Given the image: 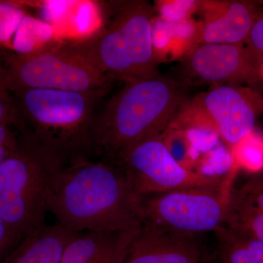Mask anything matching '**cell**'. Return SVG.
<instances>
[{
    "mask_svg": "<svg viewBox=\"0 0 263 263\" xmlns=\"http://www.w3.org/2000/svg\"><path fill=\"white\" fill-rule=\"evenodd\" d=\"M48 212L72 233H129L143 224L140 197L122 170L101 160H84L51 178Z\"/></svg>",
    "mask_w": 263,
    "mask_h": 263,
    "instance_id": "cell-2",
    "label": "cell"
},
{
    "mask_svg": "<svg viewBox=\"0 0 263 263\" xmlns=\"http://www.w3.org/2000/svg\"><path fill=\"white\" fill-rule=\"evenodd\" d=\"M64 42L32 55L0 49L2 87L11 94L28 89L87 91L110 87L113 79L71 51Z\"/></svg>",
    "mask_w": 263,
    "mask_h": 263,
    "instance_id": "cell-5",
    "label": "cell"
},
{
    "mask_svg": "<svg viewBox=\"0 0 263 263\" xmlns=\"http://www.w3.org/2000/svg\"><path fill=\"white\" fill-rule=\"evenodd\" d=\"M51 176L44 161L21 143L0 163V216L13 242L45 224Z\"/></svg>",
    "mask_w": 263,
    "mask_h": 263,
    "instance_id": "cell-6",
    "label": "cell"
},
{
    "mask_svg": "<svg viewBox=\"0 0 263 263\" xmlns=\"http://www.w3.org/2000/svg\"><path fill=\"white\" fill-rule=\"evenodd\" d=\"M183 79L190 85L221 84L258 79L259 70L243 44H197L183 57Z\"/></svg>",
    "mask_w": 263,
    "mask_h": 263,
    "instance_id": "cell-10",
    "label": "cell"
},
{
    "mask_svg": "<svg viewBox=\"0 0 263 263\" xmlns=\"http://www.w3.org/2000/svg\"><path fill=\"white\" fill-rule=\"evenodd\" d=\"M195 103L206 119L204 129L212 131L230 147L238 146L251 136L263 111L262 96L232 85L214 86Z\"/></svg>",
    "mask_w": 263,
    "mask_h": 263,
    "instance_id": "cell-9",
    "label": "cell"
},
{
    "mask_svg": "<svg viewBox=\"0 0 263 263\" xmlns=\"http://www.w3.org/2000/svg\"><path fill=\"white\" fill-rule=\"evenodd\" d=\"M191 85L161 75L124 82L95 117V157L115 165L128 148L162 134L188 103Z\"/></svg>",
    "mask_w": 263,
    "mask_h": 263,
    "instance_id": "cell-3",
    "label": "cell"
},
{
    "mask_svg": "<svg viewBox=\"0 0 263 263\" xmlns=\"http://www.w3.org/2000/svg\"><path fill=\"white\" fill-rule=\"evenodd\" d=\"M13 241L10 236L8 228L5 221L0 216V254L3 253L7 247H9Z\"/></svg>",
    "mask_w": 263,
    "mask_h": 263,
    "instance_id": "cell-21",
    "label": "cell"
},
{
    "mask_svg": "<svg viewBox=\"0 0 263 263\" xmlns=\"http://www.w3.org/2000/svg\"><path fill=\"white\" fill-rule=\"evenodd\" d=\"M0 124L9 126L20 124V114L14 97L0 85Z\"/></svg>",
    "mask_w": 263,
    "mask_h": 263,
    "instance_id": "cell-20",
    "label": "cell"
},
{
    "mask_svg": "<svg viewBox=\"0 0 263 263\" xmlns=\"http://www.w3.org/2000/svg\"><path fill=\"white\" fill-rule=\"evenodd\" d=\"M26 15L15 1H0V49L13 51V37Z\"/></svg>",
    "mask_w": 263,
    "mask_h": 263,
    "instance_id": "cell-18",
    "label": "cell"
},
{
    "mask_svg": "<svg viewBox=\"0 0 263 263\" xmlns=\"http://www.w3.org/2000/svg\"><path fill=\"white\" fill-rule=\"evenodd\" d=\"M248 51L252 61L257 68L263 63V9L257 15L247 41Z\"/></svg>",
    "mask_w": 263,
    "mask_h": 263,
    "instance_id": "cell-19",
    "label": "cell"
},
{
    "mask_svg": "<svg viewBox=\"0 0 263 263\" xmlns=\"http://www.w3.org/2000/svg\"><path fill=\"white\" fill-rule=\"evenodd\" d=\"M219 5L216 13L206 15L195 44H243L262 9L260 3L232 0Z\"/></svg>",
    "mask_w": 263,
    "mask_h": 263,
    "instance_id": "cell-12",
    "label": "cell"
},
{
    "mask_svg": "<svg viewBox=\"0 0 263 263\" xmlns=\"http://www.w3.org/2000/svg\"><path fill=\"white\" fill-rule=\"evenodd\" d=\"M200 236L143 223L132 233L116 263H200Z\"/></svg>",
    "mask_w": 263,
    "mask_h": 263,
    "instance_id": "cell-11",
    "label": "cell"
},
{
    "mask_svg": "<svg viewBox=\"0 0 263 263\" xmlns=\"http://www.w3.org/2000/svg\"><path fill=\"white\" fill-rule=\"evenodd\" d=\"M222 226L263 242V169L239 186L231 184Z\"/></svg>",
    "mask_w": 263,
    "mask_h": 263,
    "instance_id": "cell-13",
    "label": "cell"
},
{
    "mask_svg": "<svg viewBox=\"0 0 263 263\" xmlns=\"http://www.w3.org/2000/svg\"><path fill=\"white\" fill-rule=\"evenodd\" d=\"M106 5L108 18L101 27L88 37L65 41V46L113 80L125 82L160 75L152 4L125 0Z\"/></svg>",
    "mask_w": 263,
    "mask_h": 263,
    "instance_id": "cell-4",
    "label": "cell"
},
{
    "mask_svg": "<svg viewBox=\"0 0 263 263\" xmlns=\"http://www.w3.org/2000/svg\"><path fill=\"white\" fill-rule=\"evenodd\" d=\"M230 182L219 187L183 189L140 197L143 223L182 234L201 235L222 226Z\"/></svg>",
    "mask_w": 263,
    "mask_h": 263,
    "instance_id": "cell-7",
    "label": "cell"
},
{
    "mask_svg": "<svg viewBox=\"0 0 263 263\" xmlns=\"http://www.w3.org/2000/svg\"><path fill=\"white\" fill-rule=\"evenodd\" d=\"M133 233L85 231L77 233L66 246L60 263H116Z\"/></svg>",
    "mask_w": 263,
    "mask_h": 263,
    "instance_id": "cell-15",
    "label": "cell"
},
{
    "mask_svg": "<svg viewBox=\"0 0 263 263\" xmlns=\"http://www.w3.org/2000/svg\"><path fill=\"white\" fill-rule=\"evenodd\" d=\"M77 233L60 224H43L22 240L0 263H60L66 246Z\"/></svg>",
    "mask_w": 263,
    "mask_h": 263,
    "instance_id": "cell-14",
    "label": "cell"
},
{
    "mask_svg": "<svg viewBox=\"0 0 263 263\" xmlns=\"http://www.w3.org/2000/svg\"><path fill=\"white\" fill-rule=\"evenodd\" d=\"M166 148L176 162L183 167L194 171L195 162L193 141L188 131L171 124L161 134Z\"/></svg>",
    "mask_w": 263,
    "mask_h": 263,
    "instance_id": "cell-17",
    "label": "cell"
},
{
    "mask_svg": "<svg viewBox=\"0 0 263 263\" xmlns=\"http://www.w3.org/2000/svg\"><path fill=\"white\" fill-rule=\"evenodd\" d=\"M109 88L87 91L28 89L13 95L22 137L19 141L57 174L95 157L93 125Z\"/></svg>",
    "mask_w": 263,
    "mask_h": 263,
    "instance_id": "cell-1",
    "label": "cell"
},
{
    "mask_svg": "<svg viewBox=\"0 0 263 263\" xmlns=\"http://www.w3.org/2000/svg\"><path fill=\"white\" fill-rule=\"evenodd\" d=\"M115 166L122 170L139 197L183 189L219 187L230 181L226 176H209L183 167L166 148L161 134L128 148Z\"/></svg>",
    "mask_w": 263,
    "mask_h": 263,
    "instance_id": "cell-8",
    "label": "cell"
},
{
    "mask_svg": "<svg viewBox=\"0 0 263 263\" xmlns=\"http://www.w3.org/2000/svg\"><path fill=\"white\" fill-rule=\"evenodd\" d=\"M64 41L54 26L27 13L13 37V51L20 55L36 54L56 48Z\"/></svg>",
    "mask_w": 263,
    "mask_h": 263,
    "instance_id": "cell-16",
    "label": "cell"
}]
</instances>
